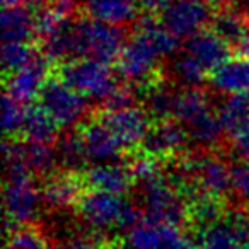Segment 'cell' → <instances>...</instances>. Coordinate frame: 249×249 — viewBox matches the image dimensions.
<instances>
[{
    "mask_svg": "<svg viewBox=\"0 0 249 249\" xmlns=\"http://www.w3.org/2000/svg\"><path fill=\"white\" fill-rule=\"evenodd\" d=\"M130 173H132L133 179L139 181L140 184L149 183V181L159 178L160 174V159L156 156H150V154L143 152L140 156H137L135 159L130 164Z\"/></svg>",
    "mask_w": 249,
    "mask_h": 249,
    "instance_id": "cell-31",
    "label": "cell"
},
{
    "mask_svg": "<svg viewBox=\"0 0 249 249\" xmlns=\"http://www.w3.org/2000/svg\"><path fill=\"white\" fill-rule=\"evenodd\" d=\"M150 113L140 106H126L120 109H103L99 120L118 137L124 149H133L143 143L150 126Z\"/></svg>",
    "mask_w": 249,
    "mask_h": 249,
    "instance_id": "cell-10",
    "label": "cell"
},
{
    "mask_svg": "<svg viewBox=\"0 0 249 249\" xmlns=\"http://www.w3.org/2000/svg\"><path fill=\"white\" fill-rule=\"evenodd\" d=\"M142 203L147 217L169 224L181 225L190 213V205H186L183 193L178 190V183L162 174L142 184Z\"/></svg>",
    "mask_w": 249,
    "mask_h": 249,
    "instance_id": "cell-9",
    "label": "cell"
},
{
    "mask_svg": "<svg viewBox=\"0 0 249 249\" xmlns=\"http://www.w3.org/2000/svg\"><path fill=\"white\" fill-rule=\"evenodd\" d=\"M213 111L210 96L201 87H183L174 92L171 118L178 120L184 128Z\"/></svg>",
    "mask_w": 249,
    "mask_h": 249,
    "instance_id": "cell-18",
    "label": "cell"
},
{
    "mask_svg": "<svg viewBox=\"0 0 249 249\" xmlns=\"http://www.w3.org/2000/svg\"><path fill=\"white\" fill-rule=\"evenodd\" d=\"M4 188V205L9 229L28 227L38 217L43 193L33 179V173L21 160L9 159Z\"/></svg>",
    "mask_w": 249,
    "mask_h": 249,
    "instance_id": "cell-1",
    "label": "cell"
},
{
    "mask_svg": "<svg viewBox=\"0 0 249 249\" xmlns=\"http://www.w3.org/2000/svg\"><path fill=\"white\" fill-rule=\"evenodd\" d=\"M7 249H48L43 235L31 227H19L11 231Z\"/></svg>",
    "mask_w": 249,
    "mask_h": 249,
    "instance_id": "cell-32",
    "label": "cell"
},
{
    "mask_svg": "<svg viewBox=\"0 0 249 249\" xmlns=\"http://www.w3.org/2000/svg\"><path fill=\"white\" fill-rule=\"evenodd\" d=\"M212 86L224 94L249 92V58L229 60L212 73Z\"/></svg>",
    "mask_w": 249,
    "mask_h": 249,
    "instance_id": "cell-23",
    "label": "cell"
},
{
    "mask_svg": "<svg viewBox=\"0 0 249 249\" xmlns=\"http://www.w3.org/2000/svg\"><path fill=\"white\" fill-rule=\"evenodd\" d=\"M188 142H190V135L183 124L174 118H166V120H157L150 126L140 147L143 149V152L162 159L167 156H176L186 147Z\"/></svg>",
    "mask_w": 249,
    "mask_h": 249,
    "instance_id": "cell-14",
    "label": "cell"
},
{
    "mask_svg": "<svg viewBox=\"0 0 249 249\" xmlns=\"http://www.w3.org/2000/svg\"><path fill=\"white\" fill-rule=\"evenodd\" d=\"M36 52L31 48L29 43H4L2 46V63L7 73L16 72L18 69L24 67Z\"/></svg>",
    "mask_w": 249,
    "mask_h": 249,
    "instance_id": "cell-30",
    "label": "cell"
},
{
    "mask_svg": "<svg viewBox=\"0 0 249 249\" xmlns=\"http://www.w3.org/2000/svg\"><path fill=\"white\" fill-rule=\"evenodd\" d=\"M58 124L50 116L45 107L39 106H28L26 107V118L22 124L21 135L24 140L35 143H50L58 140Z\"/></svg>",
    "mask_w": 249,
    "mask_h": 249,
    "instance_id": "cell-24",
    "label": "cell"
},
{
    "mask_svg": "<svg viewBox=\"0 0 249 249\" xmlns=\"http://www.w3.org/2000/svg\"><path fill=\"white\" fill-rule=\"evenodd\" d=\"M164 58L157 43L147 31L135 28L132 38L126 39L120 56L118 72L128 84H149L157 79V67Z\"/></svg>",
    "mask_w": 249,
    "mask_h": 249,
    "instance_id": "cell-5",
    "label": "cell"
},
{
    "mask_svg": "<svg viewBox=\"0 0 249 249\" xmlns=\"http://www.w3.org/2000/svg\"><path fill=\"white\" fill-rule=\"evenodd\" d=\"M50 62L52 60L45 53H36L24 67L12 72L5 84L9 96L22 104H29L35 97H39L41 89L50 79Z\"/></svg>",
    "mask_w": 249,
    "mask_h": 249,
    "instance_id": "cell-12",
    "label": "cell"
},
{
    "mask_svg": "<svg viewBox=\"0 0 249 249\" xmlns=\"http://www.w3.org/2000/svg\"><path fill=\"white\" fill-rule=\"evenodd\" d=\"M173 72L184 87H200V84L203 82L205 75H207V70L201 69L200 63H196L184 52H181L178 58L174 60Z\"/></svg>",
    "mask_w": 249,
    "mask_h": 249,
    "instance_id": "cell-28",
    "label": "cell"
},
{
    "mask_svg": "<svg viewBox=\"0 0 249 249\" xmlns=\"http://www.w3.org/2000/svg\"><path fill=\"white\" fill-rule=\"evenodd\" d=\"M212 31H215L231 46H235L249 31V18L231 5L220 7L212 18Z\"/></svg>",
    "mask_w": 249,
    "mask_h": 249,
    "instance_id": "cell-25",
    "label": "cell"
},
{
    "mask_svg": "<svg viewBox=\"0 0 249 249\" xmlns=\"http://www.w3.org/2000/svg\"><path fill=\"white\" fill-rule=\"evenodd\" d=\"M231 48L225 39H222L212 29H203L196 33L191 38L186 39L183 46V52L190 55L196 63H200L201 69L207 70V73H213L220 65L229 62Z\"/></svg>",
    "mask_w": 249,
    "mask_h": 249,
    "instance_id": "cell-13",
    "label": "cell"
},
{
    "mask_svg": "<svg viewBox=\"0 0 249 249\" xmlns=\"http://www.w3.org/2000/svg\"><path fill=\"white\" fill-rule=\"evenodd\" d=\"M248 94H249V92H248Z\"/></svg>",
    "mask_w": 249,
    "mask_h": 249,
    "instance_id": "cell-42",
    "label": "cell"
},
{
    "mask_svg": "<svg viewBox=\"0 0 249 249\" xmlns=\"http://www.w3.org/2000/svg\"><path fill=\"white\" fill-rule=\"evenodd\" d=\"M231 140L235 156L249 162V123L246 126H242L235 135H232Z\"/></svg>",
    "mask_w": 249,
    "mask_h": 249,
    "instance_id": "cell-35",
    "label": "cell"
},
{
    "mask_svg": "<svg viewBox=\"0 0 249 249\" xmlns=\"http://www.w3.org/2000/svg\"><path fill=\"white\" fill-rule=\"evenodd\" d=\"M39 104L50 113L60 128H73L84 120L89 111V103L84 94L70 87L65 80L52 79L46 80L39 94Z\"/></svg>",
    "mask_w": 249,
    "mask_h": 249,
    "instance_id": "cell-6",
    "label": "cell"
},
{
    "mask_svg": "<svg viewBox=\"0 0 249 249\" xmlns=\"http://www.w3.org/2000/svg\"><path fill=\"white\" fill-rule=\"evenodd\" d=\"M208 4L212 5V7H227V5H231L234 0H207Z\"/></svg>",
    "mask_w": 249,
    "mask_h": 249,
    "instance_id": "cell-40",
    "label": "cell"
},
{
    "mask_svg": "<svg viewBox=\"0 0 249 249\" xmlns=\"http://www.w3.org/2000/svg\"><path fill=\"white\" fill-rule=\"evenodd\" d=\"M79 215L96 231H130L142 218L140 210L123 195L90 190L80 196Z\"/></svg>",
    "mask_w": 249,
    "mask_h": 249,
    "instance_id": "cell-2",
    "label": "cell"
},
{
    "mask_svg": "<svg viewBox=\"0 0 249 249\" xmlns=\"http://www.w3.org/2000/svg\"><path fill=\"white\" fill-rule=\"evenodd\" d=\"M2 2H4V7H14V5L26 4L28 0H2Z\"/></svg>",
    "mask_w": 249,
    "mask_h": 249,
    "instance_id": "cell-41",
    "label": "cell"
},
{
    "mask_svg": "<svg viewBox=\"0 0 249 249\" xmlns=\"http://www.w3.org/2000/svg\"><path fill=\"white\" fill-rule=\"evenodd\" d=\"M218 114L225 133L229 137L235 135L242 126L249 123V94H229L227 99L222 103Z\"/></svg>",
    "mask_w": 249,
    "mask_h": 249,
    "instance_id": "cell-27",
    "label": "cell"
},
{
    "mask_svg": "<svg viewBox=\"0 0 249 249\" xmlns=\"http://www.w3.org/2000/svg\"><path fill=\"white\" fill-rule=\"evenodd\" d=\"M213 12L207 0H173L162 12V24L176 38L188 39L212 22Z\"/></svg>",
    "mask_w": 249,
    "mask_h": 249,
    "instance_id": "cell-11",
    "label": "cell"
},
{
    "mask_svg": "<svg viewBox=\"0 0 249 249\" xmlns=\"http://www.w3.org/2000/svg\"><path fill=\"white\" fill-rule=\"evenodd\" d=\"M173 0H139L140 7L147 12V14H162L167 9V5L171 4Z\"/></svg>",
    "mask_w": 249,
    "mask_h": 249,
    "instance_id": "cell-37",
    "label": "cell"
},
{
    "mask_svg": "<svg viewBox=\"0 0 249 249\" xmlns=\"http://www.w3.org/2000/svg\"><path fill=\"white\" fill-rule=\"evenodd\" d=\"M179 171L195 184L196 193L220 198L231 190V166L217 156L207 152L190 154L179 164Z\"/></svg>",
    "mask_w": 249,
    "mask_h": 249,
    "instance_id": "cell-8",
    "label": "cell"
},
{
    "mask_svg": "<svg viewBox=\"0 0 249 249\" xmlns=\"http://www.w3.org/2000/svg\"><path fill=\"white\" fill-rule=\"evenodd\" d=\"M79 132L82 135L89 160L92 162H114L123 154V143L101 120L89 121Z\"/></svg>",
    "mask_w": 249,
    "mask_h": 249,
    "instance_id": "cell-15",
    "label": "cell"
},
{
    "mask_svg": "<svg viewBox=\"0 0 249 249\" xmlns=\"http://www.w3.org/2000/svg\"><path fill=\"white\" fill-rule=\"evenodd\" d=\"M231 190L242 203L249 205V162L237 160L231 166Z\"/></svg>",
    "mask_w": 249,
    "mask_h": 249,
    "instance_id": "cell-33",
    "label": "cell"
},
{
    "mask_svg": "<svg viewBox=\"0 0 249 249\" xmlns=\"http://www.w3.org/2000/svg\"><path fill=\"white\" fill-rule=\"evenodd\" d=\"M86 183L92 190L107 191L114 195H126L133 184L130 167H123L114 162H97L86 171Z\"/></svg>",
    "mask_w": 249,
    "mask_h": 249,
    "instance_id": "cell-17",
    "label": "cell"
},
{
    "mask_svg": "<svg viewBox=\"0 0 249 249\" xmlns=\"http://www.w3.org/2000/svg\"><path fill=\"white\" fill-rule=\"evenodd\" d=\"M60 79L84 94L87 99L99 101L101 104L120 86L109 63L96 58H75L62 63Z\"/></svg>",
    "mask_w": 249,
    "mask_h": 249,
    "instance_id": "cell-4",
    "label": "cell"
},
{
    "mask_svg": "<svg viewBox=\"0 0 249 249\" xmlns=\"http://www.w3.org/2000/svg\"><path fill=\"white\" fill-rule=\"evenodd\" d=\"M52 2H53V4H55L58 9H62L63 12L70 14V11L73 9V5H75L77 2H80V0H52Z\"/></svg>",
    "mask_w": 249,
    "mask_h": 249,
    "instance_id": "cell-39",
    "label": "cell"
},
{
    "mask_svg": "<svg viewBox=\"0 0 249 249\" xmlns=\"http://www.w3.org/2000/svg\"><path fill=\"white\" fill-rule=\"evenodd\" d=\"M26 118V107L21 101L14 99L9 94L4 96L2 101V123L7 135H18L21 133L22 124Z\"/></svg>",
    "mask_w": 249,
    "mask_h": 249,
    "instance_id": "cell-29",
    "label": "cell"
},
{
    "mask_svg": "<svg viewBox=\"0 0 249 249\" xmlns=\"http://www.w3.org/2000/svg\"><path fill=\"white\" fill-rule=\"evenodd\" d=\"M73 39L77 58H96L104 63L118 60L126 43L121 26L106 24L89 16L73 21Z\"/></svg>",
    "mask_w": 249,
    "mask_h": 249,
    "instance_id": "cell-3",
    "label": "cell"
},
{
    "mask_svg": "<svg viewBox=\"0 0 249 249\" xmlns=\"http://www.w3.org/2000/svg\"><path fill=\"white\" fill-rule=\"evenodd\" d=\"M43 201L52 208H69L77 205L82 196V179L75 173H65L52 176L43 186Z\"/></svg>",
    "mask_w": 249,
    "mask_h": 249,
    "instance_id": "cell-22",
    "label": "cell"
},
{
    "mask_svg": "<svg viewBox=\"0 0 249 249\" xmlns=\"http://www.w3.org/2000/svg\"><path fill=\"white\" fill-rule=\"evenodd\" d=\"M195 249H244L232 217H220L200 225Z\"/></svg>",
    "mask_w": 249,
    "mask_h": 249,
    "instance_id": "cell-19",
    "label": "cell"
},
{
    "mask_svg": "<svg viewBox=\"0 0 249 249\" xmlns=\"http://www.w3.org/2000/svg\"><path fill=\"white\" fill-rule=\"evenodd\" d=\"M56 157H58V164L69 173H79L86 162L89 160L87 156L86 145L80 132H70L63 133L58 140H56Z\"/></svg>",
    "mask_w": 249,
    "mask_h": 249,
    "instance_id": "cell-26",
    "label": "cell"
},
{
    "mask_svg": "<svg viewBox=\"0 0 249 249\" xmlns=\"http://www.w3.org/2000/svg\"><path fill=\"white\" fill-rule=\"evenodd\" d=\"M124 249H195L181 225L142 217L124 235Z\"/></svg>",
    "mask_w": 249,
    "mask_h": 249,
    "instance_id": "cell-7",
    "label": "cell"
},
{
    "mask_svg": "<svg viewBox=\"0 0 249 249\" xmlns=\"http://www.w3.org/2000/svg\"><path fill=\"white\" fill-rule=\"evenodd\" d=\"M139 7V0H84V9L90 19L121 28L135 21Z\"/></svg>",
    "mask_w": 249,
    "mask_h": 249,
    "instance_id": "cell-20",
    "label": "cell"
},
{
    "mask_svg": "<svg viewBox=\"0 0 249 249\" xmlns=\"http://www.w3.org/2000/svg\"><path fill=\"white\" fill-rule=\"evenodd\" d=\"M58 249H104L101 244H97L90 237H73L60 244Z\"/></svg>",
    "mask_w": 249,
    "mask_h": 249,
    "instance_id": "cell-36",
    "label": "cell"
},
{
    "mask_svg": "<svg viewBox=\"0 0 249 249\" xmlns=\"http://www.w3.org/2000/svg\"><path fill=\"white\" fill-rule=\"evenodd\" d=\"M133 101H135V92L132 90L130 84H123V86L120 84L103 103V109H120V107L132 106Z\"/></svg>",
    "mask_w": 249,
    "mask_h": 249,
    "instance_id": "cell-34",
    "label": "cell"
},
{
    "mask_svg": "<svg viewBox=\"0 0 249 249\" xmlns=\"http://www.w3.org/2000/svg\"><path fill=\"white\" fill-rule=\"evenodd\" d=\"M36 36L35 7L14 5L4 7L2 14V39L4 43H29Z\"/></svg>",
    "mask_w": 249,
    "mask_h": 249,
    "instance_id": "cell-21",
    "label": "cell"
},
{
    "mask_svg": "<svg viewBox=\"0 0 249 249\" xmlns=\"http://www.w3.org/2000/svg\"><path fill=\"white\" fill-rule=\"evenodd\" d=\"M234 48H235V52H237L239 56H246V58H249V31L246 33V36L234 46Z\"/></svg>",
    "mask_w": 249,
    "mask_h": 249,
    "instance_id": "cell-38",
    "label": "cell"
},
{
    "mask_svg": "<svg viewBox=\"0 0 249 249\" xmlns=\"http://www.w3.org/2000/svg\"><path fill=\"white\" fill-rule=\"evenodd\" d=\"M5 160H21L33 174H48L55 169L58 157L56 150L52 149L50 143H35L22 140V142H5L4 143Z\"/></svg>",
    "mask_w": 249,
    "mask_h": 249,
    "instance_id": "cell-16",
    "label": "cell"
}]
</instances>
